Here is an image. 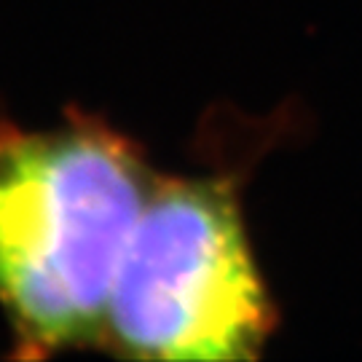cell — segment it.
<instances>
[{"label": "cell", "instance_id": "7a4b0ae2", "mask_svg": "<svg viewBox=\"0 0 362 362\" xmlns=\"http://www.w3.org/2000/svg\"><path fill=\"white\" fill-rule=\"evenodd\" d=\"M272 298L236 191L220 177H156L118 263L105 341L143 360H255Z\"/></svg>", "mask_w": 362, "mask_h": 362}, {"label": "cell", "instance_id": "6da1fadb", "mask_svg": "<svg viewBox=\"0 0 362 362\" xmlns=\"http://www.w3.org/2000/svg\"><path fill=\"white\" fill-rule=\"evenodd\" d=\"M153 180L137 148L100 124L0 127V303L30 354L105 341Z\"/></svg>", "mask_w": 362, "mask_h": 362}]
</instances>
